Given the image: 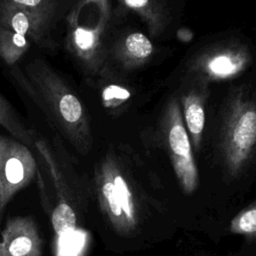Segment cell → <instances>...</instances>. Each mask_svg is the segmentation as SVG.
I'll use <instances>...</instances> for the list:
<instances>
[{
    "label": "cell",
    "mask_w": 256,
    "mask_h": 256,
    "mask_svg": "<svg viewBox=\"0 0 256 256\" xmlns=\"http://www.w3.org/2000/svg\"><path fill=\"white\" fill-rule=\"evenodd\" d=\"M95 188L100 210L112 229L121 236H132L139 228V201L132 182L112 153L95 170Z\"/></svg>",
    "instance_id": "cell-2"
},
{
    "label": "cell",
    "mask_w": 256,
    "mask_h": 256,
    "mask_svg": "<svg viewBox=\"0 0 256 256\" xmlns=\"http://www.w3.org/2000/svg\"><path fill=\"white\" fill-rule=\"evenodd\" d=\"M53 18L26 10L0 5V26L26 37L31 43L50 47L51 22Z\"/></svg>",
    "instance_id": "cell-9"
},
{
    "label": "cell",
    "mask_w": 256,
    "mask_h": 256,
    "mask_svg": "<svg viewBox=\"0 0 256 256\" xmlns=\"http://www.w3.org/2000/svg\"><path fill=\"white\" fill-rule=\"evenodd\" d=\"M246 63L242 52L232 50L216 52L209 55L201 64V70L210 77L226 78L240 72Z\"/></svg>",
    "instance_id": "cell-10"
},
{
    "label": "cell",
    "mask_w": 256,
    "mask_h": 256,
    "mask_svg": "<svg viewBox=\"0 0 256 256\" xmlns=\"http://www.w3.org/2000/svg\"><path fill=\"white\" fill-rule=\"evenodd\" d=\"M120 50L121 54L125 57L140 61L150 57L153 52V45L144 34L134 32L124 39Z\"/></svg>",
    "instance_id": "cell-15"
},
{
    "label": "cell",
    "mask_w": 256,
    "mask_h": 256,
    "mask_svg": "<svg viewBox=\"0 0 256 256\" xmlns=\"http://www.w3.org/2000/svg\"><path fill=\"white\" fill-rule=\"evenodd\" d=\"M229 231L249 239H256V200L239 211L231 219Z\"/></svg>",
    "instance_id": "cell-14"
},
{
    "label": "cell",
    "mask_w": 256,
    "mask_h": 256,
    "mask_svg": "<svg viewBox=\"0 0 256 256\" xmlns=\"http://www.w3.org/2000/svg\"><path fill=\"white\" fill-rule=\"evenodd\" d=\"M106 0H79L66 17V48L91 73L104 70Z\"/></svg>",
    "instance_id": "cell-3"
},
{
    "label": "cell",
    "mask_w": 256,
    "mask_h": 256,
    "mask_svg": "<svg viewBox=\"0 0 256 256\" xmlns=\"http://www.w3.org/2000/svg\"><path fill=\"white\" fill-rule=\"evenodd\" d=\"M19 85L37 103L62 136L79 152L92 146L87 111L70 86L43 59H34L15 73Z\"/></svg>",
    "instance_id": "cell-1"
},
{
    "label": "cell",
    "mask_w": 256,
    "mask_h": 256,
    "mask_svg": "<svg viewBox=\"0 0 256 256\" xmlns=\"http://www.w3.org/2000/svg\"><path fill=\"white\" fill-rule=\"evenodd\" d=\"M36 173L29 148L14 137H0V214L13 196L26 187Z\"/></svg>",
    "instance_id": "cell-6"
},
{
    "label": "cell",
    "mask_w": 256,
    "mask_h": 256,
    "mask_svg": "<svg viewBox=\"0 0 256 256\" xmlns=\"http://www.w3.org/2000/svg\"><path fill=\"white\" fill-rule=\"evenodd\" d=\"M34 146L47 165L54 186L57 189L59 202L52 214V225L55 233L61 237L76 229V214L69 203L70 200L68 199L67 185L50 146L43 138L35 140Z\"/></svg>",
    "instance_id": "cell-7"
},
{
    "label": "cell",
    "mask_w": 256,
    "mask_h": 256,
    "mask_svg": "<svg viewBox=\"0 0 256 256\" xmlns=\"http://www.w3.org/2000/svg\"><path fill=\"white\" fill-rule=\"evenodd\" d=\"M1 6L26 10L35 14L53 18L56 11V0H0Z\"/></svg>",
    "instance_id": "cell-16"
},
{
    "label": "cell",
    "mask_w": 256,
    "mask_h": 256,
    "mask_svg": "<svg viewBox=\"0 0 256 256\" xmlns=\"http://www.w3.org/2000/svg\"><path fill=\"white\" fill-rule=\"evenodd\" d=\"M256 151V101L240 92L224 116L220 135V154L225 175L240 176Z\"/></svg>",
    "instance_id": "cell-4"
},
{
    "label": "cell",
    "mask_w": 256,
    "mask_h": 256,
    "mask_svg": "<svg viewBox=\"0 0 256 256\" xmlns=\"http://www.w3.org/2000/svg\"><path fill=\"white\" fill-rule=\"evenodd\" d=\"M183 113L185 126L190 133V141L195 149L200 146L205 126V109L203 97L192 91L183 97Z\"/></svg>",
    "instance_id": "cell-11"
},
{
    "label": "cell",
    "mask_w": 256,
    "mask_h": 256,
    "mask_svg": "<svg viewBox=\"0 0 256 256\" xmlns=\"http://www.w3.org/2000/svg\"><path fill=\"white\" fill-rule=\"evenodd\" d=\"M163 124L166 147L179 187L185 194L190 195L198 187L199 176L190 137L175 99L168 104Z\"/></svg>",
    "instance_id": "cell-5"
},
{
    "label": "cell",
    "mask_w": 256,
    "mask_h": 256,
    "mask_svg": "<svg viewBox=\"0 0 256 256\" xmlns=\"http://www.w3.org/2000/svg\"><path fill=\"white\" fill-rule=\"evenodd\" d=\"M31 45L32 43L26 37L0 26V58L6 65L16 64Z\"/></svg>",
    "instance_id": "cell-12"
},
{
    "label": "cell",
    "mask_w": 256,
    "mask_h": 256,
    "mask_svg": "<svg viewBox=\"0 0 256 256\" xmlns=\"http://www.w3.org/2000/svg\"><path fill=\"white\" fill-rule=\"evenodd\" d=\"M0 125L15 139L25 145H32L34 138L32 132L27 129L13 110L9 102L0 94Z\"/></svg>",
    "instance_id": "cell-13"
},
{
    "label": "cell",
    "mask_w": 256,
    "mask_h": 256,
    "mask_svg": "<svg viewBox=\"0 0 256 256\" xmlns=\"http://www.w3.org/2000/svg\"><path fill=\"white\" fill-rule=\"evenodd\" d=\"M130 97V92L118 85L113 83H108L103 85L101 88V99L105 108L113 109L121 105Z\"/></svg>",
    "instance_id": "cell-17"
},
{
    "label": "cell",
    "mask_w": 256,
    "mask_h": 256,
    "mask_svg": "<svg viewBox=\"0 0 256 256\" xmlns=\"http://www.w3.org/2000/svg\"><path fill=\"white\" fill-rule=\"evenodd\" d=\"M42 240L29 216L9 219L1 232L0 256H41Z\"/></svg>",
    "instance_id": "cell-8"
}]
</instances>
